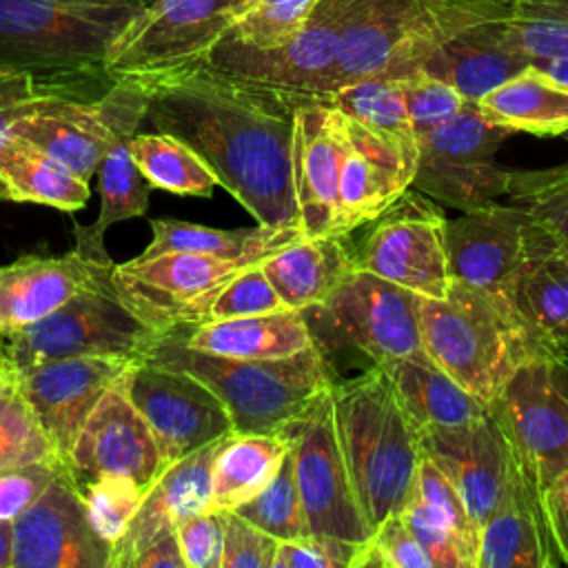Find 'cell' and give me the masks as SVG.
I'll list each match as a JSON object with an SVG mask.
<instances>
[{
  "label": "cell",
  "mask_w": 568,
  "mask_h": 568,
  "mask_svg": "<svg viewBox=\"0 0 568 568\" xmlns=\"http://www.w3.org/2000/svg\"><path fill=\"white\" fill-rule=\"evenodd\" d=\"M373 222L355 253V266L422 297H446L453 277L442 211L419 195L404 193Z\"/></svg>",
  "instance_id": "obj_15"
},
{
  "label": "cell",
  "mask_w": 568,
  "mask_h": 568,
  "mask_svg": "<svg viewBox=\"0 0 568 568\" xmlns=\"http://www.w3.org/2000/svg\"><path fill=\"white\" fill-rule=\"evenodd\" d=\"M357 0H320L304 27L284 44L257 49L226 36L206 58L213 67L306 98L333 91L339 38Z\"/></svg>",
  "instance_id": "obj_14"
},
{
  "label": "cell",
  "mask_w": 568,
  "mask_h": 568,
  "mask_svg": "<svg viewBox=\"0 0 568 568\" xmlns=\"http://www.w3.org/2000/svg\"><path fill=\"white\" fill-rule=\"evenodd\" d=\"M98 535L113 546L126 530L146 488L124 475H100L80 486Z\"/></svg>",
  "instance_id": "obj_45"
},
{
  "label": "cell",
  "mask_w": 568,
  "mask_h": 568,
  "mask_svg": "<svg viewBox=\"0 0 568 568\" xmlns=\"http://www.w3.org/2000/svg\"><path fill=\"white\" fill-rule=\"evenodd\" d=\"M62 470L60 462H33L0 470V521L18 519Z\"/></svg>",
  "instance_id": "obj_53"
},
{
  "label": "cell",
  "mask_w": 568,
  "mask_h": 568,
  "mask_svg": "<svg viewBox=\"0 0 568 568\" xmlns=\"http://www.w3.org/2000/svg\"><path fill=\"white\" fill-rule=\"evenodd\" d=\"M144 359L204 382L226 406L235 433H282L333 384L317 346L288 357L240 359L191 348L175 328Z\"/></svg>",
  "instance_id": "obj_4"
},
{
  "label": "cell",
  "mask_w": 568,
  "mask_h": 568,
  "mask_svg": "<svg viewBox=\"0 0 568 568\" xmlns=\"http://www.w3.org/2000/svg\"><path fill=\"white\" fill-rule=\"evenodd\" d=\"M253 257H220L206 253H162L115 264L111 282L120 300L160 335L206 322L215 293Z\"/></svg>",
  "instance_id": "obj_12"
},
{
  "label": "cell",
  "mask_w": 568,
  "mask_h": 568,
  "mask_svg": "<svg viewBox=\"0 0 568 568\" xmlns=\"http://www.w3.org/2000/svg\"><path fill=\"white\" fill-rule=\"evenodd\" d=\"M262 268L286 308L308 311L322 304L355 268L344 235L297 237L262 260Z\"/></svg>",
  "instance_id": "obj_31"
},
{
  "label": "cell",
  "mask_w": 568,
  "mask_h": 568,
  "mask_svg": "<svg viewBox=\"0 0 568 568\" xmlns=\"http://www.w3.org/2000/svg\"><path fill=\"white\" fill-rule=\"evenodd\" d=\"M124 384L149 422L166 468L235 433L222 399L191 373L135 359L124 373Z\"/></svg>",
  "instance_id": "obj_16"
},
{
  "label": "cell",
  "mask_w": 568,
  "mask_h": 568,
  "mask_svg": "<svg viewBox=\"0 0 568 568\" xmlns=\"http://www.w3.org/2000/svg\"><path fill=\"white\" fill-rule=\"evenodd\" d=\"M288 455L282 433H231L213 462L211 510H235L253 499Z\"/></svg>",
  "instance_id": "obj_36"
},
{
  "label": "cell",
  "mask_w": 568,
  "mask_h": 568,
  "mask_svg": "<svg viewBox=\"0 0 568 568\" xmlns=\"http://www.w3.org/2000/svg\"><path fill=\"white\" fill-rule=\"evenodd\" d=\"M115 262L100 264L80 251L58 257L22 255L0 266V331L4 335L31 326L73 295L111 282Z\"/></svg>",
  "instance_id": "obj_25"
},
{
  "label": "cell",
  "mask_w": 568,
  "mask_h": 568,
  "mask_svg": "<svg viewBox=\"0 0 568 568\" xmlns=\"http://www.w3.org/2000/svg\"><path fill=\"white\" fill-rule=\"evenodd\" d=\"M402 517L433 559L435 568H477L475 555L466 548L453 524L415 490L404 504Z\"/></svg>",
  "instance_id": "obj_46"
},
{
  "label": "cell",
  "mask_w": 568,
  "mask_h": 568,
  "mask_svg": "<svg viewBox=\"0 0 568 568\" xmlns=\"http://www.w3.org/2000/svg\"><path fill=\"white\" fill-rule=\"evenodd\" d=\"M382 368L393 379L422 435L466 426L490 410V404L466 390L426 353L393 359Z\"/></svg>",
  "instance_id": "obj_33"
},
{
  "label": "cell",
  "mask_w": 568,
  "mask_h": 568,
  "mask_svg": "<svg viewBox=\"0 0 568 568\" xmlns=\"http://www.w3.org/2000/svg\"><path fill=\"white\" fill-rule=\"evenodd\" d=\"M7 366V335L0 331V371Z\"/></svg>",
  "instance_id": "obj_59"
},
{
  "label": "cell",
  "mask_w": 568,
  "mask_h": 568,
  "mask_svg": "<svg viewBox=\"0 0 568 568\" xmlns=\"http://www.w3.org/2000/svg\"><path fill=\"white\" fill-rule=\"evenodd\" d=\"M11 524L0 521V568H11Z\"/></svg>",
  "instance_id": "obj_58"
},
{
  "label": "cell",
  "mask_w": 568,
  "mask_h": 568,
  "mask_svg": "<svg viewBox=\"0 0 568 568\" xmlns=\"http://www.w3.org/2000/svg\"><path fill=\"white\" fill-rule=\"evenodd\" d=\"M160 337L120 300L113 282H109L73 295L44 320L9 333L7 366L24 373L62 357L113 355L144 359Z\"/></svg>",
  "instance_id": "obj_9"
},
{
  "label": "cell",
  "mask_w": 568,
  "mask_h": 568,
  "mask_svg": "<svg viewBox=\"0 0 568 568\" xmlns=\"http://www.w3.org/2000/svg\"><path fill=\"white\" fill-rule=\"evenodd\" d=\"M106 95L113 109L115 135L98 169L100 211L91 224L73 222L75 251L100 264H111L104 251L106 229L115 222L144 215L151 186L131 155V138L144 118V87L135 78H120Z\"/></svg>",
  "instance_id": "obj_20"
},
{
  "label": "cell",
  "mask_w": 568,
  "mask_h": 568,
  "mask_svg": "<svg viewBox=\"0 0 568 568\" xmlns=\"http://www.w3.org/2000/svg\"><path fill=\"white\" fill-rule=\"evenodd\" d=\"M541 504L559 561L568 566V473L541 490Z\"/></svg>",
  "instance_id": "obj_56"
},
{
  "label": "cell",
  "mask_w": 568,
  "mask_h": 568,
  "mask_svg": "<svg viewBox=\"0 0 568 568\" xmlns=\"http://www.w3.org/2000/svg\"><path fill=\"white\" fill-rule=\"evenodd\" d=\"M424 501H428L435 510H439L457 530L466 548L475 555H479V526L468 513V506L457 490L455 481L444 473V468L430 459L426 453L422 455L417 477H415V488H413Z\"/></svg>",
  "instance_id": "obj_49"
},
{
  "label": "cell",
  "mask_w": 568,
  "mask_h": 568,
  "mask_svg": "<svg viewBox=\"0 0 568 568\" xmlns=\"http://www.w3.org/2000/svg\"><path fill=\"white\" fill-rule=\"evenodd\" d=\"M506 302L541 351L561 362L568 348V246L537 220Z\"/></svg>",
  "instance_id": "obj_24"
},
{
  "label": "cell",
  "mask_w": 568,
  "mask_h": 568,
  "mask_svg": "<svg viewBox=\"0 0 568 568\" xmlns=\"http://www.w3.org/2000/svg\"><path fill=\"white\" fill-rule=\"evenodd\" d=\"M149 0H0V64L62 100L98 102L115 84L106 55Z\"/></svg>",
  "instance_id": "obj_2"
},
{
  "label": "cell",
  "mask_w": 568,
  "mask_h": 568,
  "mask_svg": "<svg viewBox=\"0 0 568 568\" xmlns=\"http://www.w3.org/2000/svg\"><path fill=\"white\" fill-rule=\"evenodd\" d=\"M397 82L415 135H422L446 122L468 102L457 89L424 71H413L404 78H397Z\"/></svg>",
  "instance_id": "obj_48"
},
{
  "label": "cell",
  "mask_w": 568,
  "mask_h": 568,
  "mask_svg": "<svg viewBox=\"0 0 568 568\" xmlns=\"http://www.w3.org/2000/svg\"><path fill=\"white\" fill-rule=\"evenodd\" d=\"M284 302L277 291L268 282L262 262L242 268L235 277H231L213 297L206 322L215 320H233V317H251L284 311Z\"/></svg>",
  "instance_id": "obj_47"
},
{
  "label": "cell",
  "mask_w": 568,
  "mask_h": 568,
  "mask_svg": "<svg viewBox=\"0 0 568 568\" xmlns=\"http://www.w3.org/2000/svg\"><path fill=\"white\" fill-rule=\"evenodd\" d=\"M131 155L140 166L144 180L175 195L209 197L217 184L209 164L182 140L149 131L131 138Z\"/></svg>",
  "instance_id": "obj_39"
},
{
  "label": "cell",
  "mask_w": 568,
  "mask_h": 568,
  "mask_svg": "<svg viewBox=\"0 0 568 568\" xmlns=\"http://www.w3.org/2000/svg\"><path fill=\"white\" fill-rule=\"evenodd\" d=\"M530 226L532 217L521 206L499 202L446 220L444 240L453 282L506 300Z\"/></svg>",
  "instance_id": "obj_21"
},
{
  "label": "cell",
  "mask_w": 568,
  "mask_h": 568,
  "mask_svg": "<svg viewBox=\"0 0 568 568\" xmlns=\"http://www.w3.org/2000/svg\"><path fill=\"white\" fill-rule=\"evenodd\" d=\"M186 568H222V510H204L175 526Z\"/></svg>",
  "instance_id": "obj_54"
},
{
  "label": "cell",
  "mask_w": 568,
  "mask_h": 568,
  "mask_svg": "<svg viewBox=\"0 0 568 568\" xmlns=\"http://www.w3.org/2000/svg\"><path fill=\"white\" fill-rule=\"evenodd\" d=\"M477 106L497 126L532 135H561L568 131V87L528 64L484 98Z\"/></svg>",
  "instance_id": "obj_34"
},
{
  "label": "cell",
  "mask_w": 568,
  "mask_h": 568,
  "mask_svg": "<svg viewBox=\"0 0 568 568\" xmlns=\"http://www.w3.org/2000/svg\"><path fill=\"white\" fill-rule=\"evenodd\" d=\"M11 135L31 142L89 182L113 142V109L109 95L98 102L51 100L40 111L20 120Z\"/></svg>",
  "instance_id": "obj_29"
},
{
  "label": "cell",
  "mask_w": 568,
  "mask_h": 568,
  "mask_svg": "<svg viewBox=\"0 0 568 568\" xmlns=\"http://www.w3.org/2000/svg\"><path fill=\"white\" fill-rule=\"evenodd\" d=\"M191 348L240 359L288 357L315 346L304 311H275L180 328Z\"/></svg>",
  "instance_id": "obj_32"
},
{
  "label": "cell",
  "mask_w": 568,
  "mask_h": 568,
  "mask_svg": "<svg viewBox=\"0 0 568 568\" xmlns=\"http://www.w3.org/2000/svg\"><path fill=\"white\" fill-rule=\"evenodd\" d=\"M422 446L455 481L470 517L481 526L499 504L513 466L510 446L493 413L466 426L428 430Z\"/></svg>",
  "instance_id": "obj_26"
},
{
  "label": "cell",
  "mask_w": 568,
  "mask_h": 568,
  "mask_svg": "<svg viewBox=\"0 0 568 568\" xmlns=\"http://www.w3.org/2000/svg\"><path fill=\"white\" fill-rule=\"evenodd\" d=\"M246 0H149L115 38L106 71L120 78H153L197 62L233 31Z\"/></svg>",
  "instance_id": "obj_10"
},
{
  "label": "cell",
  "mask_w": 568,
  "mask_h": 568,
  "mask_svg": "<svg viewBox=\"0 0 568 568\" xmlns=\"http://www.w3.org/2000/svg\"><path fill=\"white\" fill-rule=\"evenodd\" d=\"M151 242L138 255L142 260L162 253H206L220 257L264 260L302 237L300 226L257 224L253 229H213L173 217L151 220Z\"/></svg>",
  "instance_id": "obj_35"
},
{
  "label": "cell",
  "mask_w": 568,
  "mask_h": 568,
  "mask_svg": "<svg viewBox=\"0 0 568 568\" xmlns=\"http://www.w3.org/2000/svg\"><path fill=\"white\" fill-rule=\"evenodd\" d=\"M541 490L513 457L504 495L479 526L477 568H548L557 566Z\"/></svg>",
  "instance_id": "obj_28"
},
{
  "label": "cell",
  "mask_w": 568,
  "mask_h": 568,
  "mask_svg": "<svg viewBox=\"0 0 568 568\" xmlns=\"http://www.w3.org/2000/svg\"><path fill=\"white\" fill-rule=\"evenodd\" d=\"M282 435L288 439L308 532L357 552L355 568L373 537L339 444L333 397L326 388Z\"/></svg>",
  "instance_id": "obj_8"
},
{
  "label": "cell",
  "mask_w": 568,
  "mask_h": 568,
  "mask_svg": "<svg viewBox=\"0 0 568 568\" xmlns=\"http://www.w3.org/2000/svg\"><path fill=\"white\" fill-rule=\"evenodd\" d=\"M222 568H273L280 541L237 515L222 510Z\"/></svg>",
  "instance_id": "obj_52"
},
{
  "label": "cell",
  "mask_w": 568,
  "mask_h": 568,
  "mask_svg": "<svg viewBox=\"0 0 568 568\" xmlns=\"http://www.w3.org/2000/svg\"><path fill=\"white\" fill-rule=\"evenodd\" d=\"M508 18L477 22L455 33L435 47L415 71L435 75L457 89L468 102H477L532 64L528 55L513 47L506 33Z\"/></svg>",
  "instance_id": "obj_30"
},
{
  "label": "cell",
  "mask_w": 568,
  "mask_h": 568,
  "mask_svg": "<svg viewBox=\"0 0 568 568\" xmlns=\"http://www.w3.org/2000/svg\"><path fill=\"white\" fill-rule=\"evenodd\" d=\"M235 513L275 537L277 541H291L311 535L297 488L291 446L277 475L253 499L237 506Z\"/></svg>",
  "instance_id": "obj_42"
},
{
  "label": "cell",
  "mask_w": 568,
  "mask_h": 568,
  "mask_svg": "<svg viewBox=\"0 0 568 568\" xmlns=\"http://www.w3.org/2000/svg\"><path fill=\"white\" fill-rule=\"evenodd\" d=\"M435 568L402 513L386 517L364 548L357 568Z\"/></svg>",
  "instance_id": "obj_50"
},
{
  "label": "cell",
  "mask_w": 568,
  "mask_h": 568,
  "mask_svg": "<svg viewBox=\"0 0 568 568\" xmlns=\"http://www.w3.org/2000/svg\"><path fill=\"white\" fill-rule=\"evenodd\" d=\"M508 197L568 246V160L548 169L510 171Z\"/></svg>",
  "instance_id": "obj_43"
},
{
  "label": "cell",
  "mask_w": 568,
  "mask_h": 568,
  "mask_svg": "<svg viewBox=\"0 0 568 568\" xmlns=\"http://www.w3.org/2000/svg\"><path fill=\"white\" fill-rule=\"evenodd\" d=\"M144 87L151 131L191 146L224 186L264 226H300L291 178L297 106L308 100L197 62Z\"/></svg>",
  "instance_id": "obj_1"
},
{
  "label": "cell",
  "mask_w": 568,
  "mask_h": 568,
  "mask_svg": "<svg viewBox=\"0 0 568 568\" xmlns=\"http://www.w3.org/2000/svg\"><path fill=\"white\" fill-rule=\"evenodd\" d=\"M419 324L424 353L486 404L526 359L550 357L506 300L457 282L446 297H422Z\"/></svg>",
  "instance_id": "obj_6"
},
{
  "label": "cell",
  "mask_w": 568,
  "mask_h": 568,
  "mask_svg": "<svg viewBox=\"0 0 568 568\" xmlns=\"http://www.w3.org/2000/svg\"><path fill=\"white\" fill-rule=\"evenodd\" d=\"M344 146V113L324 100H304L295 111L291 144V178L304 237L339 235Z\"/></svg>",
  "instance_id": "obj_19"
},
{
  "label": "cell",
  "mask_w": 568,
  "mask_h": 568,
  "mask_svg": "<svg viewBox=\"0 0 568 568\" xmlns=\"http://www.w3.org/2000/svg\"><path fill=\"white\" fill-rule=\"evenodd\" d=\"M131 568H186L178 532H162L133 561Z\"/></svg>",
  "instance_id": "obj_57"
},
{
  "label": "cell",
  "mask_w": 568,
  "mask_h": 568,
  "mask_svg": "<svg viewBox=\"0 0 568 568\" xmlns=\"http://www.w3.org/2000/svg\"><path fill=\"white\" fill-rule=\"evenodd\" d=\"M51 100L62 98H58L44 80L24 69L0 64V144L20 120L40 111Z\"/></svg>",
  "instance_id": "obj_51"
},
{
  "label": "cell",
  "mask_w": 568,
  "mask_h": 568,
  "mask_svg": "<svg viewBox=\"0 0 568 568\" xmlns=\"http://www.w3.org/2000/svg\"><path fill=\"white\" fill-rule=\"evenodd\" d=\"M508 135V129L481 115L477 102H466L453 118L417 135L413 186L457 211L497 202L508 195L510 171L495 160Z\"/></svg>",
  "instance_id": "obj_11"
},
{
  "label": "cell",
  "mask_w": 568,
  "mask_h": 568,
  "mask_svg": "<svg viewBox=\"0 0 568 568\" xmlns=\"http://www.w3.org/2000/svg\"><path fill=\"white\" fill-rule=\"evenodd\" d=\"M133 362L113 355H82L51 359L18 373L24 395L62 464L95 404Z\"/></svg>",
  "instance_id": "obj_22"
},
{
  "label": "cell",
  "mask_w": 568,
  "mask_h": 568,
  "mask_svg": "<svg viewBox=\"0 0 568 568\" xmlns=\"http://www.w3.org/2000/svg\"><path fill=\"white\" fill-rule=\"evenodd\" d=\"M44 459L60 462L24 395L20 375L4 366L0 371V470Z\"/></svg>",
  "instance_id": "obj_40"
},
{
  "label": "cell",
  "mask_w": 568,
  "mask_h": 568,
  "mask_svg": "<svg viewBox=\"0 0 568 568\" xmlns=\"http://www.w3.org/2000/svg\"><path fill=\"white\" fill-rule=\"evenodd\" d=\"M559 364L526 359L490 402L515 462L539 490L568 473V388Z\"/></svg>",
  "instance_id": "obj_13"
},
{
  "label": "cell",
  "mask_w": 568,
  "mask_h": 568,
  "mask_svg": "<svg viewBox=\"0 0 568 568\" xmlns=\"http://www.w3.org/2000/svg\"><path fill=\"white\" fill-rule=\"evenodd\" d=\"M11 568H109L111 546L91 524L84 497L62 470L11 521Z\"/></svg>",
  "instance_id": "obj_17"
},
{
  "label": "cell",
  "mask_w": 568,
  "mask_h": 568,
  "mask_svg": "<svg viewBox=\"0 0 568 568\" xmlns=\"http://www.w3.org/2000/svg\"><path fill=\"white\" fill-rule=\"evenodd\" d=\"M344 115L379 133L417 160L419 146L410 124L399 82L395 78H366L322 98Z\"/></svg>",
  "instance_id": "obj_38"
},
{
  "label": "cell",
  "mask_w": 568,
  "mask_h": 568,
  "mask_svg": "<svg viewBox=\"0 0 568 568\" xmlns=\"http://www.w3.org/2000/svg\"><path fill=\"white\" fill-rule=\"evenodd\" d=\"M495 2H506V4H510V0H495Z\"/></svg>",
  "instance_id": "obj_61"
},
{
  "label": "cell",
  "mask_w": 568,
  "mask_h": 568,
  "mask_svg": "<svg viewBox=\"0 0 568 568\" xmlns=\"http://www.w3.org/2000/svg\"><path fill=\"white\" fill-rule=\"evenodd\" d=\"M508 16L510 4L495 0H357L339 38L333 91L366 78H404L455 33Z\"/></svg>",
  "instance_id": "obj_5"
},
{
  "label": "cell",
  "mask_w": 568,
  "mask_h": 568,
  "mask_svg": "<svg viewBox=\"0 0 568 568\" xmlns=\"http://www.w3.org/2000/svg\"><path fill=\"white\" fill-rule=\"evenodd\" d=\"M226 437L182 457L155 479L144 493L126 530L111 546L109 568H131L135 557L155 537L175 530V526L191 515L211 510L213 462Z\"/></svg>",
  "instance_id": "obj_27"
},
{
  "label": "cell",
  "mask_w": 568,
  "mask_h": 568,
  "mask_svg": "<svg viewBox=\"0 0 568 568\" xmlns=\"http://www.w3.org/2000/svg\"><path fill=\"white\" fill-rule=\"evenodd\" d=\"M357 552L344 544L302 537L291 541H280L273 568H355Z\"/></svg>",
  "instance_id": "obj_55"
},
{
  "label": "cell",
  "mask_w": 568,
  "mask_h": 568,
  "mask_svg": "<svg viewBox=\"0 0 568 568\" xmlns=\"http://www.w3.org/2000/svg\"><path fill=\"white\" fill-rule=\"evenodd\" d=\"M335 426L359 504L373 530L408 501L424 455L422 430L388 373H366L331 384Z\"/></svg>",
  "instance_id": "obj_3"
},
{
  "label": "cell",
  "mask_w": 568,
  "mask_h": 568,
  "mask_svg": "<svg viewBox=\"0 0 568 568\" xmlns=\"http://www.w3.org/2000/svg\"><path fill=\"white\" fill-rule=\"evenodd\" d=\"M62 466L78 486L100 475H124L146 490L166 470L149 422L126 393L124 375L95 404Z\"/></svg>",
  "instance_id": "obj_18"
},
{
  "label": "cell",
  "mask_w": 568,
  "mask_h": 568,
  "mask_svg": "<svg viewBox=\"0 0 568 568\" xmlns=\"http://www.w3.org/2000/svg\"><path fill=\"white\" fill-rule=\"evenodd\" d=\"M0 200H7V202H16V200H13V193H11L9 184L2 180V175H0Z\"/></svg>",
  "instance_id": "obj_60"
},
{
  "label": "cell",
  "mask_w": 568,
  "mask_h": 568,
  "mask_svg": "<svg viewBox=\"0 0 568 568\" xmlns=\"http://www.w3.org/2000/svg\"><path fill=\"white\" fill-rule=\"evenodd\" d=\"M339 169V235L373 222L413 186L417 160L397 144L344 115Z\"/></svg>",
  "instance_id": "obj_23"
},
{
  "label": "cell",
  "mask_w": 568,
  "mask_h": 568,
  "mask_svg": "<svg viewBox=\"0 0 568 568\" xmlns=\"http://www.w3.org/2000/svg\"><path fill=\"white\" fill-rule=\"evenodd\" d=\"M419 302L422 295L355 266L322 304L304 315L324 355L353 346L382 366L424 353Z\"/></svg>",
  "instance_id": "obj_7"
},
{
  "label": "cell",
  "mask_w": 568,
  "mask_h": 568,
  "mask_svg": "<svg viewBox=\"0 0 568 568\" xmlns=\"http://www.w3.org/2000/svg\"><path fill=\"white\" fill-rule=\"evenodd\" d=\"M506 33L532 64L568 58V0H510Z\"/></svg>",
  "instance_id": "obj_41"
},
{
  "label": "cell",
  "mask_w": 568,
  "mask_h": 568,
  "mask_svg": "<svg viewBox=\"0 0 568 568\" xmlns=\"http://www.w3.org/2000/svg\"><path fill=\"white\" fill-rule=\"evenodd\" d=\"M317 4L320 0H246L229 36L257 49L280 47L304 27Z\"/></svg>",
  "instance_id": "obj_44"
},
{
  "label": "cell",
  "mask_w": 568,
  "mask_h": 568,
  "mask_svg": "<svg viewBox=\"0 0 568 568\" xmlns=\"http://www.w3.org/2000/svg\"><path fill=\"white\" fill-rule=\"evenodd\" d=\"M0 175L9 184L16 202L78 211L89 200L87 180L18 135H9L0 144Z\"/></svg>",
  "instance_id": "obj_37"
}]
</instances>
